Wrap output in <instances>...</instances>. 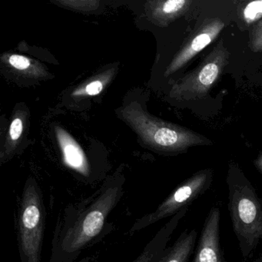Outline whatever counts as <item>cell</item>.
Masks as SVG:
<instances>
[{
	"label": "cell",
	"mask_w": 262,
	"mask_h": 262,
	"mask_svg": "<svg viewBox=\"0 0 262 262\" xmlns=\"http://www.w3.org/2000/svg\"><path fill=\"white\" fill-rule=\"evenodd\" d=\"M124 181H107L90 197L67 205L52 240L50 262H73L83 250L105 236L107 219L123 196Z\"/></svg>",
	"instance_id": "6da1fadb"
},
{
	"label": "cell",
	"mask_w": 262,
	"mask_h": 262,
	"mask_svg": "<svg viewBox=\"0 0 262 262\" xmlns=\"http://www.w3.org/2000/svg\"><path fill=\"white\" fill-rule=\"evenodd\" d=\"M226 182L233 231L243 257H251L262 239V197L237 165H230Z\"/></svg>",
	"instance_id": "7a4b0ae2"
},
{
	"label": "cell",
	"mask_w": 262,
	"mask_h": 262,
	"mask_svg": "<svg viewBox=\"0 0 262 262\" xmlns=\"http://www.w3.org/2000/svg\"><path fill=\"white\" fill-rule=\"evenodd\" d=\"M122 119L149 148L168 154L186 152L189 148L210 145L212 142L189 128L165 122L131 103L121 111Z\"/></svg>",
	"instance_id": "3957f363"
},
{
	"label": "cell",
	"mask_w": 262,
	"mask_h": 262,
	"mask_svg": "<svg viewBox=\"0 0 262 262\" xmlns=\"http://www.w3.org/2000/svg\"><path fill=\"white\" fill-rule=\"evenodd\" d=\"M17 214L21 262H42L47 211L42 190L33 179H29L24 186Z\"/></svg>",
	"instance_id": "277c9868"
},
{
	"label": "cell",
	"mask_w": 262,
	"mask_h": 262,
	"mask_svg": "<svg viewBox=\"0 0 262 262\" xmlns=\"http://www.w3.org/2000/svg\"><path fill=\"white\" fill-rule=\"evenodd\" d=\"M229 56V52L220 39L195 70L187 73L173 85L170 97L181 101H195L206 97L228 65Z\"/></svg>",
	"instance_id": "5b68a950"
},
{
	"label": "cell",
	"mask_w": 262,
	"mask_h": 262,
	"mask_svg": "<svg viewBox=\"0 0 262 262\" xmlns=\"http://www.w3.org/2000/svg\"><path fill=\"white\" fill-rule=\"evenodd\" d=\"M214 171L211 168L200 170L178 185L155 211L137 219L130 228V234L141 231L156 222L172 217L181 210L188 208L198 198L205 194L213 182Z\"/></svg>",
	"instance_id": "8992f818"
},
{
	"label": "cell",
	"mask_w": 262,
	"mask_h": 262,
	"mask_svg": "<svg viewBox=\"0 0 262 262\" xmlns=\"http://www.w3.org/2000/svg\"><path fill=\"white\" fill-rule=\"evenodd\" d=\"M225 27V23L219 18L204 21L202 25L191 33L183 47L174 56L165 71V76H170L183 68L204 49L211 43L219 36Z\"/></svg>",
	"instance_id": "52a82bcc"
},
{
	"label": "cell",
	"mask_w": 262,
	"mask_h": 262,
	"mask_svg": "<svg viewBox=\"0 0 262 262\" xmlns=\"http://www.w3.org/2000/svg\"><path fill=\"white\" fill-rule=\"evenodd\" d=\"M220 210L210 209L201 231L193 262H228L221 245Z\"/></svg>",
	"instance_id": "ba28073f"
},
{
	"label": "cell",
	"mask_w": 262,
	"mask_h": 262,
	"mask_svg": "<svg viewBox=\"0 0 262 262\" xmlns=\"http://www.w3.org/2000/svg\"><path fill=\"white\" fill-rule=\"evenodd\" d=\"M188 211V208H185L172 216L153 236L151 241L145 245L142 253L133 262H153L157 259L167 248V244L169 242L173 232Z\"/></svg>",
	"instance_id": "9c48e42d"
},
{
	"label": "cell",
	"mask_w": 262,
	"mask_h": 262,
	"mask_svg": "<svg viewBox=\"0 0 262 262\" xmlns=\"http://www.w3.org/2000/svg\"><path fill=\"white\" fill-rule=\"evenodd\" d=\"M56 133L66 165L84 177L90 176V165L79 144L65 130L59 127H56Z\"/></svg>",
	"instance_id": "30bf717a"
},
{
	"label": "cell",
	"mask_w": 262,
	"mask_h": 262,
	"mask_svg": "<svg viewBox=\"0 0 262 262\" xmlns=\"http://www.w3.org/2000/svg\"><path fill=\"white\" fill-rule=\"evenodd\" d=\"M191 0H165L148 2V13L150 19L159 27H168L170 24L183 16L190 6Z\"/></svg>",
	"instance_id": "8fae6325"
},
{
	"label": "cell",
	"mask_w": 262,
	"mask_h": 262,
	"mask_svg": "<svg viewBox=\"0 0 262 262\" xmlns=\"http://www.w3.org/2000/svg\"><path fill=\"white\" fill-rule=\"evenodd\" d=\"M198 231L195 229L185 230L172 245L153 262H188L195 250Z\"/></svg>",
	"instance_id": "7c38bea8"
},
{
	"label": "cell",
	"mask_w": 262,
	"mask_h": 262,
	"mask_svg": "<svg viewBox=\"0 0 262 262\" xmlns=\"http://www.w3.org/2000/svg\"><path fill=\"white\" fill-rule=\"evenodd\" d=\"M243 18L245 23L252 24L262 19V0L250 2L243 10Z\"/></svg>",
	"instance_id": "4fadbf2b"
},
{
	"label": "cell",
	"mask_w": 262,
	"mask_h": 262,
	"mask_svg": "<svg viewBox=\"0 0 262 262\" xmlns=\"http://www.w3.org/2000/svg\"><path fill=\"white\" fill-rule=\"evenodd\" d=\"M251 51L254 53L262 52V19L256 23L253 27L252 31L250 35V40L248 42Z\"/></svg>",
	"instance_id": "5bb4252c"
},
{
	"label": "cell",
	"mask_w": 262,
	"mask_h": 262,
	"mask_svg": "<svg viewBox=\"0 0 262 262\" xmlns=\"http://www.w3.org/2000/svg\"><path fill=\"white\" fill-rule=\"evenodd\" d=\"M8 62L12 67L19 71H31L33 67L30 59L20 55H12L9 57Z\"/></svg>",
	"instance_id": "9a60e30c"
},
{
	"label": "cell",
	"mask_w": 262,
	"mask_h": 262,
	"mask_svg": "<svg viewBox=\"0 0 262 262\" xmlns=\"http://www.w3.org/2000/svg\"><path fill=\"white\" fill-rule=\"evenodd\" d=\"M103 90V82L101 80H95L90 82L82 90H77L74 92L75 96L79 95H88V96H96L99 94Z\"/></svg>",
	"instance_id": "2e32d148"
},
{
	"label": "cell",
	"mask_w": 262,
	"mask_h": 262,
	"mask_svg": "<svg viewBox=\"0 0 262 262\" xmlns=\"http://www.w3.org/2000/svg\"><path fill=\"white\" fill-rule=\"evenodd\" d=\"M60 4L69 6V7L75 8L76 10L88 11V10H92L96 8L99 3L96 2V1H80V2L79 1H62V2H60Z\"/></svg>",
	"instance_id": "e0dca14e"
},
{
	"label": "cell",
	"mask_w": 262,
	"mask_h": 262,
	"mask_svg": "<svg viewBox=\"0 0 262 262\" xmlns=\"http://www.w3.org/2000/svg\"><path fill=\"white\" fill-rule=\"evenodd\" d=\"M24 130V123L20 118H16L12 122L10 128V138L13 142H16L20 138Z\"/></svg>",
	"instance_id": "ac0fdd59"
},
{
	"label": "cell",
	"mask_w": 262,
	"mask_h": 262,
	"mask_svg": "<svg viewBox=\"0 0 262 262\" xmlns=\"http://www.w3.org/2000/svg\"><path fill=\"white\" fill-rule=\"evenodd\" d=\"M78 262H91V258H90V257H85Z\"/></svg>",
	"instance_id": "d6986e66"
},
{
	"label": "cell",
	"mask_w": 262,
	"mask_h": 262,
	"mask_svg": "<svg viewBox=\"0 0 262 262\" xmlns=\"http://www.w3.org/2000/svg\"><path fill=\"white\" fill-rule=\"evenodd\" d=\"M253 262H262V253L260 254V255L255 260H253Z\"/></svg>",
	"instance_id": "ffe728a7"
}]
</instances>
